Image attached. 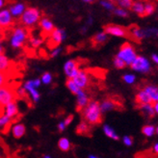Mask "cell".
Returning <instances> with one entry per match:
<instances>
[{
	"label": "cell",
	"mask_w": 158,
	"mask_h": 158,
	"mask_svg": "<svg viewBox=\"0 0 158 158\" xmlns=\"http://www.w3.org/2000/svg\"><path fill=\"white\" fill-rule=\"evenodd\" d=\"M81 113L84 122H86L89 125L99 124L102 121V113L100 111L98 101L90 100L88 105L82 110Z\"/></svg>",
	"instance_id": "1"
},
{
	"label": "cell",
	"mask_w": 158,
	"mask_h": 158,
	"mask_svg": "<svg viewBox=\"0 0 158 158\" xmlns=\"http://www.w3.org/2000/svg\"><path fill=\"white\" fill-rule=\"evenodd\" d=\"M42 19V13L36 7H27L26 10L19 18V22L26 28L33 27L40 22Z\"/></svg>",
	"instance_id": "2"
},
{
	"label": "cell",
	"mask_w": 158,
	"mask_h": 158,
	"mask_svg": "<svg viewBox=\"0 0 158 158\" xmlns=\"http://www.w3.org/2000/svg\"><path fill=\"white\" fill-rule=\"evenodd\" d=\"M137 56L138 55L135 48L129 43H124L123 44H122V46L120 47V49H118L116 55V57L124 62L126 67L127 66L130 67L132 65V63L135 61Z\"/></svg>",
	"instance_id": "3"
},
{
	"label": "cell",
	"mask_w": 158,
	"mask_h": 158,
	"mask_svg": "<svg viewBox=\"0 0 158 158\" xmlns=\"http://www.w3.org/2000/svg\"><path fill=\"white\" fill-rule=\"evenodd\" d=\"M28 39V31L24 27H15L10 37V44L13 48L19 49L24 45Z\"/></svg>",
	"instance_id": "4"
},
{
	"label": "cell",
	"mask_w": 158,
	"mask_h": 158,
	"mask_svg": "<svg viewBox=\"0 0 158 158\" xmlns=\"http://www.w3.org/2000/svg\"><path fill=\"white\" fill-rule=\"evenodd\" d=\"M130 67L134 72H137L140 73H148L152 69V64L149 60L145 56H141V55L140 56L138 55Z\"/></svg>",
	"instance_id": "5"
},
{
	"label": "cell",
	"mask_w": 158,
	"mask_h": 158,
	"mask_svg": "<svg viewBox=\"0 0 158 158\" xmlns=\"http://www.w3.org/2000/svg\"><path fill=\"white\" fill-rule=\"evenodd\" d=\"M15 98H17V94L10 87L4 86L0 89V106L1 107H5L7 104L15 101Z\"/></svg>",
	"instance_id": "6"
},
{
	"label": "cell",
	"mask_w": 158,
	"mask_h": 158,
	"mask_svg": "<svg viewBox=\"0 0 158 158\" xmlns=\"http://www.w3.org/2000/svg\"><path fill=\"white\" fill-rule=\"evenodd\" d=\"M72 80L75 83V85L77 87H79L81 90H84L90 84V76L86 70L80 69L78 72V73L72 79Z\"/></svg>",
	"instance_id": "7"
},
{
	"label": "cell",
	"mask_w": 158,
	"mask_h": 158,
	"mask_svg": "<svg viewBox=\"0 0 158 158\" xmlns=\"http://www.w3.org/2000/svg\"><path fill=\"white\" fill-rule=\"evenodd\" d=\"M80 70L79 64L76 60H68L64 65V73L68 79H73Z\"/></svg>",
	"instance_id": "8"
},
{
	"label": "cell",
	"mask_w": 158,
	"mask_h": 158,
	"mask_svg": "<svg viewBox=\"0 0 158 158\" xmlns=\"http://www.w3.org/2000/svg\"><path fill=\"white\" fill-rule=\"evenodd\" d=\"M104 32L107 35H111L118 38H123L127 36V30L123 28V26L116 24H108L104 26Z\"/></svg>",
	"instance_id": "9"
},
{
	"label": "cell",
	"mask_w": 158,
	"mask_h": 158,
	"mask_svg": "<svg viewBox=\"0 0 158 158\" xmlns=\"http://www.w3.org/2000/svg\"><path fill=\"white\" fill-rule=\"evenodd\" d=\"M49 35H50V42L52 43L54 48L55 47H58V45L63 41H65L67 38L66 31L64 29H60V28H55Z\"/></svg>",
	"instance_id": "10"
},
{
	"label": "cell",
	"mask_w": 158,
	"mask_h": 158,
	"mask_svg": "<svg viewBox=\"0 0 158 158\" xmlns=\"http://www.w3.org/2000/svg\"><path fill=\"white\" fill-rule=\"evenodd\" d=\"M14 19L8 9L0 11V27L2 29H9L14 25Z\"/></svg>",
	"instance_id": "11"
},
{
	"label": "cell",
	"mask_w": 158,
	"mask_h": 158,
	"mask_svg": "<svg viewBox=\"0 0 158 158\" xmlns=\"http://www.w3.org/2000/svg\"><path fill=\"white\" fill-rule=\"evenodd\" d=\"M23 88H24V90L26 91L31 100L35 102V103H37V102L40 100V98H41V94H40L38 90L35 88V86L33 84V80H27L24 83V85H23Z\"/></svg>",
	"instance_id": "12"
},
{
	"label": "cell",
	"mask_w": 158,
	"mask_h": 158,
	"mask_svg": "<svg viewBox=\"0 0 158 158\" xmlns=\"http://www.w3.org/2000/svg\"><path fill=\"white\" fill-rule=\"evenodd\" d=\"M26 5L25 3L22 2H15L14 4H11L9 6V12L11 14V15L13 17V19H19L21 17V15L24 13V11L26 10Z\"/></svg>",
	"instance_id": "13"
},
{
	"label": "cell",
	"mask_w": 158,
	"mask_h": 158,
	"mask_svg": "<svg viewBox=\"0 0 158 158\" xmlns=\"http://www.w3.org/2000/svg\"><path fill=\"white\" fill-rule=\"evenodd\" d=\"M90 102V98L86 92L83 90L76 96V110L77 111H82V110L88 105Z\"/></svg>",
	"instance_id": "14"
},
{
	"label": "cell",
	"mask_w": 158,
	"mask_h": 158,
	"mask_svg": "<svg viewBox=\"0 0 158 158\" xmlns=\"http://www.w3.org/2000/svg\"><path fill=\"white\" fill-rule=\"evenodd\" d=\"M3 114L7 117H9L10 118L17 117L19 114V106L17 101H13L11 103L7 104L5 107H3Z\"/></svg>",
	"instance_id": "15"
},
{
	"label": "cell",
	"mask_w": 158,
	"mask_h": 158,
	"mask_svg": "<svg viewBox=\"0 0 158 158\" xmlns=\"http://www.w3.org/2000/svg\"><path fill=\"white\" fill-rule=\"evenodd\" d=\"M40 27L42 28V30L45 34H50L52 31L55 29V26L53 24V22L47 18H42L41 20L39 22Z\"/></svg>",
	"instance_id": "16"
},
{
	"label": "cell",
	"mask_w": 158,
	"mask_h": 158,
	"mask_svg": "<svg viewBox=\"0 0 158 158\" xmlns=\"http://www.w3.org/2000/svg\"><path fill=\"white\" fill-rule=\"evenodd\" d=\"M151 98L152 102H158V87L155 85H147L143 89Z\"/></svg>",
	"instance_id": "17"
},
{
	"label": "cell",
	"mask_w": 158,
	"mask_h": 158,
	"mask_svg": "<svg viewBox=\"0 0 158 158\" xmlns=\"http://www.w3.org/2000/svg\"><path fill=\"white\" fill-rule=\"evenodd\" d=\"M26 132V127L23 123H15L12 127V134L15 139H19L24 136Z\"/></svg>",
	"instance_id": "18"
},
{
	"label": "cell",
	"mask_w": 158,
	"mask_h": 158,
	"mask_svg": "<svg viewBox=\"0 0 158 158\" xmlns=\"http://www.w3.org/2000/svg\"><path fill=\"white\" fill-rule=\"evenodd\" d=\"M116 105H117V103L113 99H110V98L104 99L103 101H101V103H99L100 111L102 114L109 112V111H112V110H114L116 108Z\"/></svg>",
	"instance_id": "19"
},
{
	"label": "cell",
	"mask_w": 158,
	"mask_h": 158,
	"mask_svg": "<svg viewBox=\"0 0 158 158\" xmlns=\"http://www.w3.org/2000/svg\"><path fill=\"white\" fill-rule=\"evenodd\" d=\"M136 101H137V103L140 104V105L152 103L151 98H149V97L148 96V94L144 90H140L137 93V94H136Z\"/></svg>",
	"instance_id": "20"
},
{
	"label": "cell",
	"mask_w": 158,
	"mask_h": 158,
	"mask_svg": "<svg viewBox=\"0 0 158 158\" xmlns=\"http://www.w3.org/2000/svg\"><path fill=\"white\" fill-rule=\"evenodd\" d=\"M108 39V35L104 32V31H101L94 35L92 38V43L94 45H100L102 44H104Z\"/></svg>",
	"instance_id": "21"
},
{
	"label": "cell",
	"mask_w": 158,
	"mask_h": 158,
	"mask_svg": "<svg viewBox=\"0 0 158 158\" xmlns=\"http://www.w3.org/2000/svg\"><path fill=\"white\" fill-rule=\"evenodd\" d=\"M131 10L137 14L140 17H144L145 15V4L141 1H136L133 2L132 6H131Z\"/></svg>",
	"instance_id": "22"
},
{
	"label": "cell",
	"mask_w": 158,
	"mask_h": 158,
	"mask_svg": "<svg viewBox=\"0 0 158 158\" xmlns=\"http://www.w3.org/2000/svg\"><path fill=\"white\" fill-rule=\"evenodd\" d=\"M130 34L134 39L137 40V41H141V40H143V39L146 38L144 29H142V28H140L138 26H134L133 28H131Z\"/></svg>",
	"instance_id": "23"
},
{
	"label": "cell",
	"mask_w": 158,
	"mask_h": 158,
	"mask_svg": "<svg viewBox=\"0 0 158 158\" xmlns=\"http://www.w3.org/2000/svg\"><path fill=\"white\" fill-rule=\"evenodd\" d=\"M103 132L105 135L110 138V139H112V140H115V141H118V139H120V137H118V135L117 134V132L111 127L110 125L108 124H104L103 125Z\"/></svg>",
	"instance_id": "24"
},
{
	"label": "cell",
	"mask_w": 158,
	"mask_h": 158,
	"mask_svg": "<svg viewBox=\"0 0 158 158\" xmlns=\"http://www.w3.org/2000/svg\"><path fill=\"white\" fill-rule=\"evenodd\" d=\"M10 64H11V61L9 60V58H8L4 53L0 54V72L6 73L8 69L10 68Z\"/></svg>",
	"instance_id": "25"
},
{
	"label": "cell",
	"mask_w": 158,
	"mask_h": 158,
	"mask_svg": "<svg viewBox=\"0 0 158 158\" xmlns=\"http://www.w3.org/2000/svg\"><path fill=\"white\" fill-rule=\"evenodd\" d=\"M58 147L62 152H69L70 148H72V144L68 138L66 137H62L58 141Z\"/></svg>",
	"instance_id": "26"
},
{
	"label": "cell",
	"mask_w": 158,
	"mask_h": 158,
	"mask_svg": "<svg viewBox=\"0 0 158 158\" xmlns=\"http://www.w3.org/2000/svg\"><path fill=\"white\" fill-rule=\"evenodd\" d=\"M90 132V125L87 123L86 122L82 121L79 123V124L76 127V133L79 135H86Z\"/></svg>",
	"instance_id": "27"
},
{
	"label": "cell",
	"mask_w": 158,
	"mask_h": 158,
	"mask_svg": "<svg viewBox=\"0 0 158 158\" xmlns=\"http://www.w3.org/2000/svg\"><path fill=\"white\" fill-rule=\"evenodd\" d=\"M66 86H67V88L69 89V91L72 94H75V96H77V94L81 91H83V90H81L80 88H79V87H77L75 85V83L72 80V79H68L67 82H66Z\"/></svg>",
	"instance_id": "28"
},
{
	"label": "cell",
	"mask_w": 158,
	"mask_h": 158,
	"mask_svg": "<svg viewBox=\"0 0 158 158\" xmlns=\"http://www.w3.org/2000/svg\"><path fill=\"white\" fill-rule=\"evenodd\" d=\"M140 110L144 114H146L148 117H153L155 115L154 113V110H153V105L152 103L149 104H143V105H140Z\"/></svg>",
	"instance_id": "29"
},
{
	"label": "cell",
	"mask_w": 158,
	"mask_h": 158,
	"mask_svg": "<svg viewBox=\"0 0 158 158\" xmlns=\"http://www.w3.org/2000/svg\"><path fill=\"white\" fill-rule=\"evenodd\" d=\"M142 133H143L146 137H152L155 134V126L152 124L145 125L144 127L142 128Z\"/></svg>",
	"instance_id": "30"
},
{
	"label": "cell",
	"mask_w": 158,
	"mask_h": 158,
	"mask_svg": "<svg viewBox=\"0 0 158 158\" xmlns=\"http://www.w3.org/2000/svg\"><path fill=\"white\" fill-rule=\"evenodd\" d=\"M12 122V118H10L9 117L5 116L4 114H2L0 116V130H4L6 127L10 126Z\"/></svg>",
	"instance_id": "31"
},
{
	"label": "cell",
	"mask_w": 158,
	"mask_h": 158,
	"mask_svg": "<svg viewBox=\"0 0 158 158\" xmlns=\"http://www.w3.org/2000/svg\"><path fill=\"white\" fill-rule=\"evenodd\" d=\"M132 1L131 0H118L117 1V5L118 8H122L123 10L127 11L128 9H131V6H132Z\"/></svg>",
	"instance_id": "32"
},
{
	"label": "cell",
	"mask_w": 158,
	"mask_h": 158,
	"mask_svg": "<svg viewBox=\"0 0 158 158\" xmlns=\"http://www.w3.org/2000/svg\"><path fill=\"white\" fill-rule=\"evenodd\" d=\"M29 42H30V45L34 47V48H37V47H40L43 44V39L42 38H39V37H32V38H30L29 40Z\"/></svg>",
	"instance_id": "33"
},
{
	"label": "cell",
	"mask_w": 158,
	"mask_h": 158,
	"mask_svg": "<svg viewBox=\"0 0 158 158\" xmlns=\"http://www.w3.org/2000/svg\"><path fill=\"white\" fill-rule=\"evenodd\" d=\"M113 13H114L116 15H118V17H120V18H123V19L127 18L128 15H129V13H128V11L123 10V9H122V8H118V7H116V8H115L114 11H113Z\"/></svg>",
	"instance_id": "34"
},
{
	"label": "cell",
	"mask_w": 158,
	"mask_h": 158,
	"mask_svg": "<svg viewBox=\"0 0 158 158\" xmlns=\"http://www.w3.org/2000/svg\"><path fill=\"white\" fill-rule=\"evenodd\" d=\"M144 31H145V36H146V38L158 37V28L152 27V28L144 29Z\"/></svg>",
	"instance_id": "35"
},
{
	"label": "cell",
	"mask_w": 158,
	"mask_h": 158,
	"mask_svg": "<svg viewBox=\"0 0 158 158\" xmlns=\"http://www.w3.org/2000/svg\"><path fill=\"white\" fill-rule=\"evenodd\" d=\"M52 79H53V77H52L51 73L46 72V73H43V75L41 77V82L44 85H49L52 82Z\"/></svg>",
	"instance_id": "36"
},
{
	"label": "cell",
	"mask_w": 158,
	"mask_h": 158,
	"mask_svg": "<svg viewBox=\"0 0 158 158\" xmlns=\"http://www.w3.org/2000/svg\"><path fill=\"white\" fill-rule=\"evenodd\" d=\"M123 80L128 85H132L136 81V76L132 73H126L123 76Z\"/></svg>",
	"instance_id": "37"
},
{
	"label": "cell",
	"mask_w": 158,
	"mask_h": 158,
	"mask_svg": "<svg viewBox=\"0 0 158 158\" xmlns=\"http://www.w3.org/2000/svg\"><path fill=\"white\" fill-rule=\"evenodd\" d=\"M155 11V5L151 2H147L145 4V15H151Z\"/></svg>",
	"instance_id": "38"
},
{
	"label": "cell",
	"mask_w": 158,
	"mask_h": 158,
	"mask_svg": "<svg viewBox=\"0 0 158 158\" xmlns=\"http://www.w3.org/2000/svg\"><path fill=\"white\" fill-rule=\"evenodd\" d=\"M99 4L106 9L107 11H114V9L116 8L115 4L112 1H106V0H102V1L99 2Z\"/></svg>",
	"instance_id": "39"
},
{
	"label": "cell",
	"mask_w": 158,
	"mask_h": 158,
	"mask_svg": "<svg viewBox=\"0 0 158 158\" xmlns=\"http://www.w3.org/2000/svg\"><path fill=\"white\" fill-rule=\"evenodd\" d=\"M113 63H114L115 68H116V69H124V68L126 67V65L124 64V62L122 61L121 59H118V57H115V58H114Z\"/></svg>",
	"instance_id": "40"
},
{
	"label": "cell",
	"mask_w": 158,
	"mask_h": 158,
	"mask_svg": "<svg viewBox=\"0 0 158 158\" xmlns=\"http://www.w3.org/2000/svg\"><path fill=\"white\" fill-rule=\"evenodd\" d=\"M123 143L126 147H131L133 145V139H132V137H130L128 135H125L123 137Z\"/></svg>",
	"instance_id": "41"
},
{
	"label": "cell",
	"mask_w": 158,
	"mask_h": 158,
	"mask_svg": "<svg viewBox=\"0 0 158 158\" xmlns=\"http://www.w3.org/2000/svg\"><path fill=\"white\" fill-rule=\"evenodd\" d=\"M15 94H17V96H19V97H20L22 98H26L27 96H28L26 91L24 90V88H23V87H20V88H19L17 91H15Z\"/></svg>",
	"instance_id": "42"
},
{
	"label": "cell",
	"mask_w": 158,
	"mask_h": 158,
	"mask_svg": "<svg viewBox=\"0 0 158 158\" xmlns=\"http://www.w3.org/2000/svg\"><path fill=\"white\" fill-rule=\"evenodd\" d=\"M6 84H7V76L5 73L0 72V89L6 86Z\"/></svg>",
	"instance_id": "43"
},
{
	"label": "cell",
	"mask_w": 158,
	"mask_h": 158,
	"mask_svg": "<svg viewBox=\"0 0 158 158\" xmlns=\"http://www.w3.org/2000/svg\"><path fill=\"white\" fill-rule=\"evenodd\" d=\"M61 52H62V48H61V47H59V46H58V47H55V48L52 49V51H51V53H50V57H51V58L57 57V56H59Z\"/></svg>",
	"instance_id": "44"
},
{
	"label": "cell",
	"mask_w": 158,
	"mask_h": 158,
	"mask_svg": "<svg viewBox=\"0 0 158 158\" xmlns=\"http://www.w3.org/2000/svg\"><path fill=\"white\" fill-rule=\"evenodd\" d=\"M73 121V115H69L66 118H64V121H63V122H64L66 126H69Z\"/></svg>",
	"instance_id": "45"
},
{
	"label": "cell",
	"mask_w": 158,
	"mask_h": 158,
	"mask_svg": "<svg viewBox=\"0 0 158 158\" xmlns=\"http://www.w3.org/2000/svg\"><path fill=\"white\" fill-rule=\"evenodd\" d=\"M57 128H58V130H59V132H63L64 131L66 128H67V126L65 125V123H64V122L63 121H61L59 123H58V125H57Z\"/></svg>",
	"instance_id": "46"
},
{
	"label": "cell",
	"mask_w": 158,
	"mask_h": 158,
	"mask_svg": "<svg viewBox=\"0 0 158 158\" xmlns=\"http://www.w3.org/2000/svg\"><path fill=\"white\" fill-rule=\"evenodd\" d=\"M33 84H34V86H35V88H36V89H38L39 87L41 86V84H42L41 79H40V78H36V79H34V80H33Z\"/></svg>",
	"instance_id": "47"
},
{
	"label": "cell",
	"mask_w": 158,
	"mask_h": 158,
	"mask_svg": "<svg viewBox=\"0 0 158 158\" xmlns=\"http://www.w3.org/2000/svg\"><path fill=\"white\" fill-rule=\"evenodd\" d=\"M152 61L155 63L156 65H158V54L153 53V54L152 55Z\"/></svg>",
	"instance_id": "48"
},
{
	"label": "cell",
	"mask_w": 158,
	"mask_h": 158,
	"mask_svg": "<svg viewBox=\"0 0 158 158\" xmlns=\"http://www.w3.org/2000/svg\"><path fill=\"white\" fill-rule=\"evenodd\" d=\"M153 105V110H154V113L158 115V102H155Z\"/></svg>",
	"instance_id": "49"
},
{
	"label": "cell",
	"mask_w": 158,
	"mask_h": 158,
	"mask_svg": "<svg viewBox=\"0 0 158 158\" xmlns=\"http://www.w3.org/2000/svg\"><path fill=\"white\" fill-rule=\"evenodd\" d=\"M152 149H153V152H154L156 154H158V143H156V144H154V145H153Z\"/></svg>",
	"instance_id": "50"
},
{
	"label": "cell",
	"mask_w": 158,
	"mask_h": 158,
	"mask_svg": "<svg viewBox=\"0 0 158 158\" xmlns=\"http://www.w3.org/2000/svg\"><path fill=\"white\" fill-rule=\"evenodd\" d=\"M3 51H4V47L2 44V40L0 39V54H3Z\"/></svg>",
	"instance_id": "51"
},
{
	"label": "cell",
	"mask_w": 158,
	"mask_h": 158,
	"mask_svg": "<svg viewBox=\"0 0 158 158\" xmlns=\"http://www.w3.org/2000/svg\"><path fill=\"white\" fill-rule=\"evenodd\" d=\"M87 29H88V26H84L83 28H81L80 29V32H81V34H84L86 31H87Z\"/></svg>",
	"instance_id": "52"
},
{
	"label": "cell",
	"mask_w": 158,
	"mask_h": 158,
	"mask_svg": "<svg viewBox=\"0 0 158 158\" xmlns=\"http://www.w3.org/2000/svg\"><path fill=\"white\" fill-rule=\"evenodd\" d=\"M4 5H5L4 0H0V10H2V8L4 7Z\"/></svg>",
	"instance_id": "53"
},
{
	"label": "cell",
	"mask_w": 158,
	"mask_h": 158,
	"mask_svg": "<svg viewBox=\"0 0 158 158\" xmlns=\"http://www.w3.org/2000/svg\"><path fill=\"white\" fill-rule=\"evenodd\" d=\"M92 23H93V19L90 17L89 19H88V26H89V25H92Z\"/></svg>",
	"instance_id": "54"
},
{
	"label": "cell",
	"mask_w": 158,
	"mask_h": 158,
	"mask_svg": "<svg viewBox=\"0 0 158 158\" xmlns=\"http://www.w3.org/2000/svg\"><path fill=\"white\" fill-rule=\"evenodd\" d=\"M89 158H98V157L96 156V155H94V154H90L89 155Z\"/></svg>",
	"instance_id": "55"
},
{
	"label": "cell",
	"mask_w": 158,
	"mask_h": 158,
	"mask_svg": "<svg viewBox=\"0 0 158 158\" xmlns=\"http://www.w3.org/2000/svg\"><path fill=\"white\" fill-rule=\"evenodd\" d=\"M3 114V107L0 106V116H1Z\"/></svg>",
	"instance_id": "56"
},
{
	"label": "cell",
	"mask_w": 158,
	"mask_h": 158,
	"mask_svg": "<svg viewBox=\"0 0 158 158\" xmlns=\"http://www.w3.org/2000/svg\"><path fill=\"white\" fill-rule=\"evenodd\" d=\"M44 158H51V156L50 155H44Z\"/></svg>",
	"instance_id": "57"
},
{
	"label": "cell",
	"mask_w": 158,
	"mask_h": 158,
	"mask_svg": "<svg viewBox=\"0 0 158 158\" xmlns=\"http://www.w3.org/2000/svg\"><path fill=\"white\" fill-rule=\"evenodd\" d=\"M155 133L158 134V126H157V127H155Z\"/></svg>",
	"instance_id": "58"
},
{
	"label": "cell",
	"mask_w": 158,
	"mask_h": 158,
	"mask_svg": "<svg viewBox=\"0 0 158 158\" xmlns=\"http://www.w3.org/2000/svg\"><path fill=\"white\" fill-rule=\"evenodd\" d=\"M2 32H3V29L0 27V34H2Z\"/></svg>",
	"instance_id": "59"
},
{
	"label": "cell",
	"mask_w": 158,
	"mask_h": 158,
	"mask_svg": "<svg viewBox=\"0 0 158 158\" xmlns=\"http://www.w3.org/2000/svg\"><path fill=\"white\" fill-rule=\"evenodd\" d=\"M2 156H3V154H2V152H0V158H2Z\"/></svg>",
	"instance_id": "60"
}]
</instances>
